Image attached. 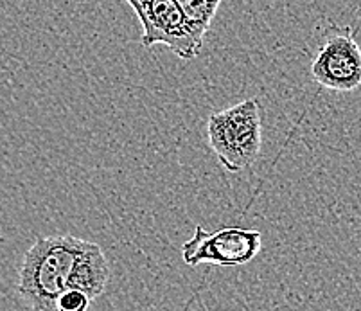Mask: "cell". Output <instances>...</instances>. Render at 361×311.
Masks as SVG:
<instances>
[{"label":"cell","instance_id":"obj_7","mask_svg":"<svg viewBox=\"0 0 361 311\" xmlns=\"http://www.w3.org/2000/svg\"><path fill=\"white\" fill-rule=\"evenodd\" d=\"M94 300L80 290H68L56 303V311H88Z\"/></svg>","mask_w":361,"mask_h":311},{"label":"cell","instance_id":"obj_2","mask_svg":"<svg viewBox=\"0 0 361 311\" xmlns=\"http://www.w3.org/2000/svg\"><path fill=\"white\" fill-rule=\"evenodd\" d=\"M207 139L228 173L252 168L262 144V116L257 97L212 112L207 121Z\"/></svg>","mask_w":361,"mask_h":311},{"label":"cell","instance_id":"obj_3","mask_svg":"<svg viewBox=\"0 0 361 311\" xmlns=\"http://www.w3.org/2000/svg\"><path fill=\"white\" fill-rule=\"evenodd\" d=\"M139 16L142 25L140 42L146 49L166 45L180 60H192L200 54L205 36L189 22L176 0H123Z\"/></svg>","mask_w":361,"mask_h":311},{"label":"cell","instance_id":"obj_4","mask_svg":"<svg viewBox=\"0 0 361 311\" xmlns=\"http://www.w3.org/2000/svg\"><path fill=\"white\" fill-rule=\"evenodd\" d=\"M261 247V231L234 225L209 232L203 225H196L191 240L182 245V260L192 268L198 264H214L223 268L243 267L257 257Z\"/></svg>","mask_w":361,"mask_h":311},{"label":"cell","instance_id":"obj_6","mask_svg":"<svg viewBox=\"0 0 361 311\" xmlns=\"http://www.w3.org/2000/svg\"><path fill=\"white\" fill-rule=\"evenodd\" d=\"M223 0H176L187 22L202 36L207 35Z\"/></svg>","mask_w":361,"mask_h":311},{"label":"cell","instance_id":"obj_5","mask_svg":"<svg viewBox=\"0 0 361 311\" xmlns=\"http://www.w3.org/2000/svg\"><path fill=\"white\" fill-rule=\"evenodd\" d=\"M361 29L334 28L324 36L311 63V78L318 88L331 92H354L361 88V47L356 35Z\"/></svg>","mask_w":361,"mask_h":311},{"label":"cell","instance_id":"obj_1","mask_svg":"<svg viewBox=\"0 0 361 311\" xmlns=\"http://www.w3.org/2000/svg\"><path fill=\"white\" fill-rule=\"evenodd\" d=\"M110 283V263L94 241L75 236L38 238L25 252L18 272V295L35 311H56L68 290H80L96 300Z\"/></svg>","mask_w":361,"mask_h":311}]
</instances>
